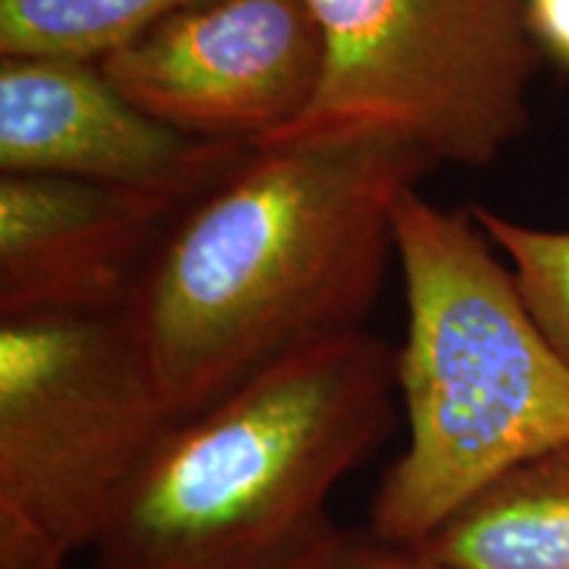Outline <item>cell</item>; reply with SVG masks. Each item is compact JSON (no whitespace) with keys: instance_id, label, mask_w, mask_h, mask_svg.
<instances>
[{"instance_id":"9","label":"cell","mask_w":569,"mask_h":569,"mask_svg":"<svg viewBox=\"0 0 569 569\" xmlns=\"http://www.w3.org/2000/svg\"><path fill=\"white\" fill-rule=\"evenodd\" d=\"M415 551L443 569H569V446L488 482Z\"/></svg>"},{"instance_id":"11","label":"cell","mask_w":569,"mask_h":569,"mask_svg":"<svg viewBox=\"0 0 569 569\" xmlns=\"http://www.w3.org/2000/svg\"><path fill=\"white\" fill-rule=\"evenodd\" d=\"M472 217L507 259L540 332L569 365V230L528 227L486 206H475Z\"/></svg>"},{"instance_id":"12","label":"cell","mask_w":569,"mask_h":569,"mask_svg":"<svg viewBox=\"0 0 569 569\" xmlns=\"http://www.w3.org/2000/svg\"><path fill=\"white\" fill-rule=\"evenodd\" d=\"M330 569H443L407 546L375 538L369 530H346Z\"/></svg>"},{"instance_id":"5","label":"cell","mask_w":569,"mask_h":569,"mask_svg":"<svg viewBox=\"0 0 569 569\" xmlns=\"http://www.w3.org/2000/svg\"><path fill=\"white\" fill-rule=\"evenodd\" d=\"M177 422L127 315L0 319V519L90 551Z\"/></svg>"},{"instance_id":"2","label":"cell","mask_w":569,"mask_h":569,"mask_svg":"<svg viewBox=\"0 0 569 569\" xmlns=\"http://www.w3.org/2000/svg\"><path fill=\"white\" fill-rule=\"evenodd\" d=\"M396 351L365 327L293 348L180 419L127 488L92 569H330L340 482L396 419Z\"/></svg>"},{"instance_id":"6","label":"cell","mask_w":569,"mask_h":569,"mask_svg":"<svg viewBox=\"0 0 569 569\" xmlns=\"http://www.w3.org/2000/svg\"><path fill=\"white\" fill-rule=\"evenodd\" d=\"M98 63L156 122L259 148L315 101L325 42L306 0H206Z\"/></svg>"},{"instance_id":"14","label":"cell","mask_w":569,"mask_h":569,"mask_svg":"<svg viewBox=\"0 0 569 569\" xmlns=\"http://www.w3.org/2000/svg\"><path fill=\"white\" fill-rule=\"evenodd\" d=\"M538 46L569 67V0H528Z\"/></svg>"},{"instance_id":"3","label":"cell","mask_w":569,"mask_h":569,"mask_svg":"<svg viewBox=\"0 0 569 569\" xmlns=\"http://www.w3.org/2000/svg\"><path fill=\"white\" fill-rule=\"evenodd\" d=\"M393 248L407 293L396 377L409 440L372 498L369 532L415 549L488 482L569 446V365L472 211L409 188Z\"/></svg>"},{"instance_id":"1","label":"cell","mask_w":569,"mask_h":569,"mask_svg":"<svg viewBox=\"0 0 569 569\" xmlns=\"http://www.w3.org/2000/svg\"><path fill=\"white\" fill-rule=\"evenodd\" d=\"M436 161L390 138L251 148L169 230L130 309L180 419L311 340L359 330L398 198Z\"/></svg>"},{"instance_id":"8","label":"cell","mask_w":569,"mask_h":569,"mask_svg":"<svg viewBox=\"0 0 569 569\" xmlns=\"http://www.w3.org/2000/svg\"><path fill=\"white\" fill-rule=\"evenodd\" d=\"M251 146L156 122L98 61L0 56V172L151 184L238 167Z\"/></svg>"},{"instance_id":"13","label":"cell","mask_w":569,"mask_h":569,"mask_svg":"<svg viewBox=\"0 0 569 569\" xmlns=\"http://www.w3.org/2000/svg\"><path fill=\"white\" fill-rule=\"evenodd\" d=\"M67 553L9 519H0V569H69Z\"/></svg>"},{"instance_id":"4","label":"cell","mask_w":569,"mask_h":569,"mask_svg":"<svg viewBox=\"0 0 569 569\" xmlns=\"http://www.w3.org/2000/svg\"><path fill=\"white\" fill-rule=\"evenodd\" d=\"M322 80L264 146L390 138L453 167H488L530 124L540 67L528 0H306ZM259 146V148H264Z\"/></svg>"},{"instance_id":"10","label":"cell","mask_w":569,"mask_h":569,"mask_svg":"<svg viewBox=\"0 0 569 569\" xmlns=\"http://www.w3.org/2000/svg\"><path fill=\"white\" fill-rule=\"evenodd\" d=\"M206 0H0V56L101 61Z\"/></svg>"},{"instance_id":"7","label":"cell","mask_w":569,"mask_h":569,"mask_svg":"<svg viewBox=\"0 0 569 569\" xmlns=\"http://www.w3.org/2000/svg\"><path fill=\"white\" fill-rule=\"evenodd\" d=\"M227 172L151 184L3 174L0 319L124 315L177 219Z\"/></svg>"}]
</instances>
